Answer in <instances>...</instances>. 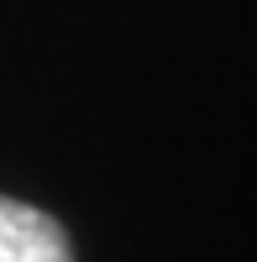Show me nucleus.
I'll return each mask as SVG.
<instances>
[{"label":"nucleus","mask_w":257,"mask_h":262,"mask_svg":"<svg viewBox=\"0 0 257 262\" xmlns=\"http://www.w3.org/2000/svg\"><path fill=\"white\" fill-rule=\"evenodd\" d=\"M0 262H69V242L53 215L0 194Z\"/></svg>","instance_id":"f257e3e1"}]
</instances>
